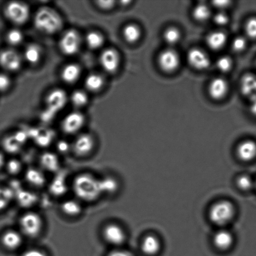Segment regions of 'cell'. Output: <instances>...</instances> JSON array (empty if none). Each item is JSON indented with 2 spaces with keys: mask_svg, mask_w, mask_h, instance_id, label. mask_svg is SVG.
<instances>
[{
  "mask_svg": "<svg viewBox=\"0 0 256 256\" xmlns=\"http://www.w3.org/2000/svg\"><path fill=\"white\" fill-rule=\"evenodd\" d=\"M158 64L162 71L172 72L176 71L180 65V56L176 50L168 48L160 52L158 59Z\"/></svg>",
  "mask_w": 256,
  "mask_h": 256,
  "instance_id": "ba28073f",
  "label": "cell"
},
{
  "mask_svg": "<svg viewBox=\"0 0 256 256\" xmlns=\"http://www.w3.org/2000/svg\"><path fill=\"white\" fill-rule=\"evenodd\" d=\"M142 248L144 254L149 256L155 255L159 252L160 242L154 236H147L142 240Z\"/></svg>",
  "mask_w": 256,
  "mask_h": 256,
  "instance_id": "4316f807",
  "label": "cell"
},
{
  "mask_svg": "<svg viewBox=\"0 0 256 256\" xmlns=\"http://www.w3.org/2000/svg\"><path fill=\"white\" fill-rule=\"evenodd\" d=\"M247 36L250 39H256V18L248 20L245 26Z\"/></svg>",
  "mask_w": 256,
  "mask_h": 256,
  "instance_id": "60d3db41",
  "label": "cell"
},
{
  "mask_svg": "<svg viewBox=\"0 0 256 256\" xmlns=\"http://www.w3.org/2000/svg\"><path fill=\"white\" fill-rule=\"evenodd\" d=\"M82 74L81 67L76 64H69L64 67L61 72V77L65 84H72L79 80Z\"/></svg>",
  "mask_w": 256,
  "mask_h": 256,
  "instance_id": "ac0fdd59",
  "label": "cell"
},
{
  "mask_svg": "<svg viewBox=\"0 0 256 256\" xmlns=\"http://www.w3.org/2000/svg\"><path fill=\"white\" fill-rule=\"evenodd\" d=\"M229 92V84L222 77L215 78L210 82L208 92L210 96L215 100L224 98Z\"/></svg>",
  "mask_w": 256,
  "mask_h": 256,
  "instance_id": "9a60e30c",
  "label": "cell"
},
{
  "mask_svg": "<svg viewBox=\"0 0 256 256\" xmlns=\"http://www.w3.org/2000/svg\"><path fill=\"white\" fill-rule=\"evenodd\" d=\"M237 154L240 160L250 162L256 156V143L254 140H246L240 143L237 148Z\"/></svg>",
  "mask_w": 256,
  "mask_h": 256,
  "instance_id": "d6986e66",
  "label": "cell"
},
{
  "mask_svg": "<svg viewBox=\"0 0 256 256\" xmlns=\"http://www.w3.org/2000/svg\"><path fill=\"white\" fill-rule=\"evenodd\" d=\"M25 178L30 184L36 187H41L46 182L44 173L36 168H30L25 174Z\"/></svg>",
  "mask_w": 256,
  "mask_h": 256,
  "instance_id": "83f0119b",
  "label": "cell"
},
{
  "mask_svg": "<svg viewBox=\"0 0 256 256\" xmlns=\"http://www.w3.org/2000/svg\"><path fill=\"white\" fill-rule=\"evenodd\" d=\"M232 60L228 56H222L217 60L216 66L220 72H229L232 69Z\"/></svg>",
  "mask_w": 256,
  "mask_h": 256,
  "instance_id": "74e56055",
  "label": "cell"
},
{
  "mask_svg": "<svg viewBox=\"0 0 256 256\" xmlns=\"http://www.w3.org/2000/svg\"><path fill=\"white\" fill-rule=\"evenodd\" d=\"M234 215L233 205L227 200L215 203L210 208L209 216L212 222L218 226H224L230 222Z\"/></svg>",
  "mask_w": 256,
  "mask_h": 256,
  "instance_id": "277c9868",
  "label": "cell"
},
{
  "mask_svg": "<svg viewBox=\"0 0 256 256\" xmlns=\"http://www.w3.org/2000/svg\"><path fill=\"white\" fill-rule=\"evenodd\" d=\"M102 182L104 193H114L118 188V183L114 178H104L102 179Z\"/></svg>",
  "mask_w": 256,
  "mask_h": 256,
  "instance_id": "f35d334b",
  "label": "cell"
},
{
  "mask_svg": "<svg viewBox=\"0 0 256 256\" xmlns=\"http://www.w3.org/2000/svg\"><path fill=\"white\" fill-rule=\"evenodd\" d=\"M34 24L35 28L42 34H54L64 26V21L56 10L49 7L38 10L34 14Z\"/></svg>",
  "mask_w": 256,
  "mask_h": 256,
  "instance_id": "7a4b0ae2",
  "label": "cell"
},
{
  "mask_svg": "<svg viewBox=\"0 0 256 256\" xmlns=\"http://www.w3.org/2000/svg\"><path fill=\"white\" fill-rule=\"evenodd\" d=\"M104 84V80L101 74L92 72L84 80L86 88L91 92H97L102 90Z\"/></svg>",
  "mask_w": 256,
  "mask_h": 256,
  "instance_id": "484cf974",
  "label": "cell"
},
{
  "mask_svg": "<svg viewBox=\"0 0 256 256\" xmlns=\"http://www.w3.org/2000/svg\"><path fill=\"white\" fill-rule=\"evenodd\" d=\"M84 122L85 117L82 112L78 111L70 112L62 122V132L70 135L76 134L84 127Z\"/></svg>",
  "mask_w": 256,
  "mask_h": 256,
  "instance_id": "8fae6325",
  "label": "cell"
},
{
  "mask_svg": "<svg viewBox=\"0 0 256 256\" xmlns=\"http://www.w3.org/2000/svg\"><path fill=\"white\" fill-rule=\"evenodd\" d=\"M94 147V140L91 134L84 133L75 140L72 149L75 154L80 157H84L92 152Z\"/></svg>",
  "mask_w": 256,
  "mask_h": 256,
  "instance_id": "4fadbf2b",
  "label": "cell"
},
{
  "mask_svg": "<svg viewBox=\"0 0 256 256\" xmlns=\"http://www.w3.org/2000/svg\"><path fill=\"white\" fill-rule=\"evenodd\" d=\"M247 46V40L243 36L235 38L232 42V48L235 52H242L244 51Z\"/></svg>",
  "mask_w": 256,
  "mask_h": 256,
  "instance_id": "b9f144b4",
  "label": "cell"
},
{
  "mask_svg": "<svg viewBox=\"0 0 256 256\" xmlns=\"http://www.w3.org/2000/svg\"><path fill=\"white\" fill-rule=\"evenodd\" d=\"M88 100V96L86 92L81 90H75L70 96V101L72 106L76 108H81L86 106Z\"/></svg>",
  "mask_w": 256,
  "mask_h": 256,
  "instance_id": "4dcf8cb0",
  "label": "cell"
},
{
  "mask_svg": "<svg viewBox=\"0 0 256 256\" xmlns=\"http://www.w3.org/2000/svg\"><path fill=\"white\" fill-rule=\"evenodd\" d=\"M237 183L240 189L244 190H250L253 186L252 180L248 176H240L238 180Z\"/></svg>",
  "mask_w": 256,
  "mask_h": 256,
  "instance_id": "7bdbcfd3",
  "label": "cell"
},
{
  "mask_svg": "<svg viewBox=\"0 0 256 256\" xmlns=\"http://www.w3.org/2000/svg\"><path fill=\"white\" fill-rule=\"evenodd\" d=\"M27 135L24 132H18L9 136L4 140V147L7 152L14 153L21 149L22 146L26 142Z\"/></svg>",
  "mask_w": 256,
  "mask_h": 256,
  "instance_id": "2e32d148",
  "label": "cell"
},
{
  "mask_svg": "<svg viewBox=\"0 0 256 256\" xmlns=\"http://www.w3.org/2000/svg\"><path fill=\"white\" fill-rule=\"evenodd\" d=\"M68 102L66 92L64 90H52L48 94L45 109L42 114V120L44 122L52 121L58 112L62 111L66 106Z\"/></svg>",
  "mask_w": 256,
  "mask_h": 256,
  "instance_id": "3957f363",
  "label": "cell"
},
{
  "mask_svg": "<svg viewBox=\"0 0 256 256\" xmlns=\"http://www.w3.org/2000/svg\"><path fill=\"white\" fill-rule=\"evenodd\" d=\"M240 91L244 96L250 100L256 97V76L252 74H246L240 80Z\"/></svg>",
  "mask_w": 256,
  "mask_h": 256,
  "instance_id": "44dd1931",
  "label": "cell"
},
{
  "mask_svg": "<svg viewBox=\"0 0 256 256\" xmlns=\"http://www.w3.org/2000/svg\"><path fill=\"white\" fill-rule=\"evenodd\" d=\"M22 256H47L46 253L37 249H31L25 252Z\"/></svg>",
  "mask_w": 256,
  "mask_h": 256,
  "instance_id": "7dc6e473",
  "label": "cell"
},
{
  "mask_svg": "<svg viewBox=\"0 0 256 256\" xmlns=\"http://www.w3.org/2000/svg\"><path fill=\"white\" fill-rule=\"evenodd\" d=\"M213 6L217 8L220 11H223V10L226 9L230 6L232 2L230 1H216L212 2Z\"/></svg>",
  "mask_w": 256,
  "mask_h": 256,
  "instance_id": "c3c4849f",
  "label": "cell"
},
{
  "mask_svg": "<svg viewBox=\"0 0 256 256\" xmlns=\"http://www.w3.org/2000/svg\"><path fill=\"white\" fill-rule=\"evenodd\" d=\"M182 34L179 29L174 26H170L165 30L163 38L166 42L170 46H174L180 41Z\"/></svg>",
  "mask_w": 256,
  "mask_h": 256,
  "instance_id": "d6a6232c",
  "label": "cell"
},
{
  "mask_svg": "<svg viewBox=\"0 0 256 256\" xmlns=\"http://www.w3.org/2000/svg\"><path fill=\"white\" fill-rule=\"evenodd\" d=\"M6 38L8 44L11 46H18L24 42V32L18 28L11 29L7 32Z\"/></svg>",
  "mask_w": 256,
  "mask_h": 256,
  "instance_id": "e575fe53",
  "label": "cell"
},
{
  "mask_svg": "<svg viewBox=\"0 0 256 256\" xmlns=\"http://www.w3.org/2000/svg\"><path fill=\"white\" fill-rule=\"evenodd\" d=\"M85 42L90 49L98 50L104 44V34L99 32L92 31L86 34Z\"/></svg>",
  "mask_w": 256,
  "mask_h": 256,
  "instance_id": "f1b7e54d",
  "label": "cell"
},
{
  "mask_svg": "<svg viewBox=\"0 0 256 256\" xmlns=\"http://www.w3.org/2000/svg\"><path fill=\"white\" fill-rule=\"evenodd\" d=\"M40 164L45 170L55 172L59 170L60 160L58 157L52 152H44L40 157Z\"/></svg>",
  "mask_w": 256,
  "mask_h": 256,
  "instance_id": "603a6c76",
  "label": "cell"
},
{
  "mask_svg": "<svg viewBox=\"0 0 256 256\" xmlns=\"http://www.w3.org/2000/svg\"><path fill=\"white\" fill-rule=\"evenodd\" d=\"M107 256H134L132 253L125 250H114L110 252Z\"/></svg>",
  "mask_w": 256,
  "mask_h": 256,
  "instance_id": "681fc988",
  "label": "cell"
},
{
  "mask_svg": "<svg viewBox=\"0 0 256 256\" xmlns=\"http://www.w3.org/2000/svg\"><path fill=\"white\" fill-rule=\"evenodd\" d=\"M69 147V144L66 142H64V140H61L58 144V148L59 150L62 152H67L68 150Z\"/></svg>",
  "mask_w": 256,
  "mask_h": 256,
  "instance_id": "f907efd6",
  "label": "cell"
},
{
  "mask_svg": "<svg viewBox=\"0 0 256 256\" xmlns=\"http://www.w3.org/2000/svg\"><path fill=\"white\" fill-rule=\"evenodd\" d=\"M5 165V158L4 155L0 152V170Z\"/></svg>",
  "mask_w": 256,
  "mask_h": 256,
  "instance_id": "f5cc1de1",
  "label": "cell"
},
{
  "mask_svg": "<svg viewBox=\"0 0 256 256\" xmlns=\"http://www.w3.org/2000/svg\"><path fill=\"white\" fill-rule=\"evenodd\" d=\"M22 57L16 50L5 49L0 52V66L9 72L18 71L21 68Z\"/></svg>",
  "mask_w": 256,
  "mask_h": 256,
  "instance_id": "9c48e42d",
  "label": "cell"
},
{
  "mask_svg": "<svg viewBox=\"0 0 256 256\" xmlns=\"http://www.w3.org/2000/svg\"><path fill=\"white\" fill-rule=\"evenodd\" d=\"M82 45V38L76 30L69 29L64 32L60 38V51L66 56H74L80 51Z\"/></svg>",
  "mask_w": 256,
  "mask_h": 256,
  "instance_id": "8992f818",
  "label": "cell"
},
{
  "mask_svg": "<svg viewBox=\"0 0 256 256\" xmlns=\"http://www.w3.org/2000/svg\"><path fill=\"white\" fill-rule=\"evenodd\" d=\"M8 172L12 175H16L21 172L22 169V163L16 159L10 160L6 164Z\"/></svg>",
  "mask_w": 256,
  "mask_h": 256,
  "instance_id": "ab89813d",
  "label": "cell"
},
{
  "mask_svg": "<svg viewBox=\"0 0 256 256\" xmlns=\"http://www.w3.org/2000/svg\"><path fill=\"white\" fill-rule=\"evenodd\" d=\"M212 14L210 7L204 4H197L192 11V16L198 22H204L210 18Z\"/></svg>",
  "mask_w": 256,
  "mask_h": 256,
  "instance_id": "1f68e13d",
  "label": "cell"
},
{
  "mask_svg": "<svg viewBox=\"0 0 256 256\" xmlns=\"http://www.w3.org/2000/svg\"><path fill=\"white\" fill-rule=\"evenodd\" d=\"M16 197L20 204L24 207L31 206L36 200L35 194L26 190H20L17 193Z\"/></svg>",
  "mask_w": 256,
  "mask_h": 256,
  "instance_id": "d590c367",
  "label": "cell"
},
{
  "mask_svg": "<svg viewBox=\"0 0 256 256\" xmlns=\"http://www.w3.org/2000/svg\"><path fill=\"white\" fill-rule=\"evenodd\" d=\"M42 220L38 214L34 212L25 213L20 220V227L22 232L26 236L34 238L41 232Z\"/></svg>",
  "mask_w": 256,
  "mask_h": 256,
  "instance_id": "52a82bcc",
  "label": "cell"
},
{
  "mask_svg": "<svg viewBox=\"0 0 256 256\" xmlns=\"http://www.w3.org/2000/svg\"><path fill=\"white\" fill-rule=\"evenodd\" d=\"M2 242L7 250H14L21 247L22 238L21 233L14 230H8L2 234Z\"/></svg>",
  "mask_w": 256,
  "mask_h": 256,
  "instance_id": "e0dca14e",
  "label": "cell"
},
{
  "mask_svg": "<svg viewBox=\"0 0 256 256\" xmlns=\"http://www.w3.org/2000/svg\"><path fill=\"white\" fill-rule=\"evenodd\" d=\"M14 196L12 188L0 187V212L8 206Z\"/></svg>",
  "mask_w": 256,
  "mask_h": 256,
  "instance_id": "836d02e7",
  "label": "cell"
},
{
  "mask_svg": "<svg viewBox=\"0 0 256 256\" xmlns=\"http://www.w3.org/2000/svg\"><path fill=\"white\" fill-rule=\"evenodd\" d=\"M215 246L218 249L224 250L232 246L233 242L232 236L226 230H220L214 235L213 239Z\"/></svg>",
  "mask_w": 256,
  "mask_h": 256,
  "instance_id": "cb8c5ba5",
  "label": "cell"
},
{
  "mask_svg": "<svg viewBox=\"0 0 256 256\" xmlns=\"http://www.w3.org/2000/svg\"><path fill=\"white\" fill-rule=\"evenodd\" d=\"M4 12L6 18L15 25L26 24L30 16L28 5L22 2H9L5 6Z\"/></svg>",
  "mask_w": 256,
  "mask_h": 256,
  "instance_id": "5b68a950",
  "label": "cell"
},
{
  "mask_svg": "<svg viewBox=\"0 0 256 256\" xmlns=\"http://www.w3.org/2000/svg\"><path fill=\"white\" fill-rule=\"evenodd\" d=\"M11 85V80L5 74H0V92H4L9 88Z\"/></svg>",
  "mask_w": 256,
  "mask_h": 256,
  "instance_id": "f6af8a7d",
  "label": "cell"
},
{
  "mask_svg": "<svg viewBox=\"0 0 256 256\" xmlns=\"http://www.w3.org/2000/svg\"><path fill=\"white\" fill-rule=\"evenodd\" d=\"M74 192L80 200L92 202L104 194L102 180L88 173L77 176L72 182Z\"/></svg>",
  "mask_w": 256,
  "mask_h": 256,
  "instance_id": "6da1fadb",
  "label": "cell"
},
{
  "mask_svg": "<svg viewBox=\"0 0 256 256\" xmlns=\"http://www.w3.org/2000/svg\"><path fill=\"white\" fill-rule=\"evenodd\" d=\"M228 37L224 32L218 30L210 32L206 37V44L210 49L218 51L222 49L226 44Z\"/></svg>",
  "mask_w": 256,
  "mask_h": 256,
  "instance_id": "ffe728a7",
  "label": "cell"
},
{
  "mask_svg": "<svg viewBox=\"0 0 256 256\" xmlns=\"http://www.w3.org/2000/svg\"><path fill=\"white\" fill-rule=\"evenodd\" d=\"M213 21L218 26H225L229 22V17H228L227 14H226V12L220 11L214 15V18H213Z\"/></svg>",
  "mask_w": 256,
  "mask_h": 256,
  "instance_id": "ee69618b",
  "label": "cell"
},
{
  "mask_svg": "<svg viewBox=\"0 0 256 256\" xmlns=\"http://www.w3.org/2000/svg\"><path fill=\"white\" fill-rule=\"evenodd\" d=\"M122 36L128 44H134L139 41L142 37V29L138 24H129L122 29Z\"/></svg>",
  "mask_w": 256,
  "mask_h": 256,
  "instance_id": "7402d4cb",
  "label": "cell"
},
{
  "mask_svg": "<svg viewBox=\"0 0 256 256\" xmlns=\"http://www.w3.org/2000/svg\"><path fill=\"white\" fill-rule=\"evenodd\" d=\"M250 110L252 114L256 116V97L255 98L252 100V104H250Z\"/></svg>",
  "mask_w": 256,
  "mask_h": 256,
  "instance_id": "816d5d0a",
  "label": "cell"
},
{
  "mask_svg": "<svg viewBox=\"0 0 256 256\" xmlns=\"http://www.w3.org/2000/svg\"><path fill=\"white\" fill-rule=\"evenodd\" d=\"M187 60L190 66L200 71L208 68L210 60L208 54L202 50L192 48L188 52Z\"/></svg>",
  "mask_w": 256,
  "mask_h": 256,
  "instance_id": "7c38bea8",
  "label": "cell"
},
{
  "mask_svg": "<svg viewBox=\"0 0 256 256\" xmlns=\"http://www.w3.org/2000/svg\"><path fill=\"white\" fill-rule=\"evenodd\" d=\"M99 60L102 68L109 74L116 72L121 62V58L118 52L112 48L104 50L100 54Z\"/></svg>",
  "mask_w": 256,
  "mask_h": 256,
  "instance_id": "30bf717a",
  "label": "cell"
},
{
  "mask_svg": "<svg viewBox=\"0 0 256 256\" xmlns=\"http://www.w3.org/2000/svg\"><path fill=\"white\" fill-rule=\"evenodd\" d=\"M66 184L65 180L60 177L54 179L51 185V190L54 194L60 196L66 192Z\"/></svg>",
  "mask_w": 256,
  "mask_h": 256,
  "instance_id": "8d00e7d4",
  "label": "cell"
},
{
  "mask_svg": "<svg viewBox=\"0 0 256 256\" xmlns=\"http://www.w3.org/2000/svg\"><path fill=\"white\" fill-rule=\"evenodd\" d=\"M42 56L41 47L36 44L28 45L24 49V58L29 64H36L39 62Z\"/></svg>",
  "mask_w": 256,
  "mask_h": 256,
  "instance_id": "d4e9b609",
  "label": "cell"
},
{
  "mask_svg": "<svg viewBox=\"0 0 256 256\" xmlns=\"http://www.w3.org/2000/svg\"><path fill=\"white\" fill-rule=\"evenodd\" d=\"M114 1H98L96 2L97 6L104 10H109L112 8L114 6Z\"/></svg>",
  "mask_w": 256,
  "mask_h": 256,
  "instance_id": "bcb514c9",
  "label": "cell"
},
{
  "mask_svg": "<svg viewBox=\"0 0 256 256\" xmlns=\"http://www.w3.org/2000/svg\"><path fill=\"white\" fill-rule=\"evenodd\" d=\"M62 212L69 216L74 217L78 216L82 210V206L76 200H69L62 203Z\"/></svg>",
  "mask_w": 256,
  "mask_h": 256,
  "instance_id": "f546056e",
  "label": "cell"
},
{
  "mask_svg": "<svg viewBox=\"0 0 256 256\" xmlns=\"http://www.w3.org/2000/svg\"><path fill=\"white\" fill-rule=\"evenodd\" d=\"M104 239L112 246H120L126 240V234L124 229L116 224H109L102 230Z\"/></svg>",
  "mask_w": 256,
  "mask_h": 256,
  "instance_id": "5bb4252c",
  "label": "cell"
}]
</instances>
